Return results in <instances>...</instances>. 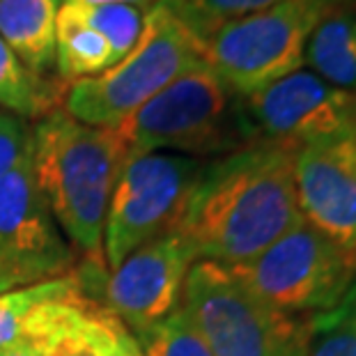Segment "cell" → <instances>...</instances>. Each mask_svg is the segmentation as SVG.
Listing matches in <instances>:
<instances>
[{
    "label": "cell",
    "mask_w": 356,
    "mask_h": 356,
    "mask_svg": "<svg viewBox=\"0 0 356 356\" xmlns=\"http://www.w3.org/2000/svg\"><path fill=\"white\" fill-rule=\"evenodd\" d=\"M113 67V51L106 37L60 10L56 28V72L58 79L76 83L99 76Z\"/></svg>",
    "instance_id": "obj_17"
},
{
    "label": "cell",
    "mask_w": 356,
    "mask_h": 356,
    "mask_svg": "<svg viewBox=\"0 0 356 356\" xmlns=\"http://www.w3.org/2000/svg\"><path fill=\"white\" fill-rule=\"evenodd\" d=\"M0 267L33 283L74 271L70 241L35 181L33 131L19 161L0 177Z\"/></svg>",
    "instance_id": "obj_10"
},
{
    "label": "cell",
    "mask_w": 356,
    "mask_h": 356,
    "mask_svg": "<svg viewBox=\"0 0 356 356\" xmlns=\"http://www.w3.org/2000/svg\"><path fill=\"white\" fill-rule=\"evenodd\" d=\"M228 269L269 306L313 317L333 310L350 292L356 255L301 221L251 262Z\"/></svg>",
    "instance_id": "obj_7"
},
{
    "label": "cell",
    "mask_w": 356,
    "mask_h": 356,
    "mask_svg": "<svg viewBox=\"0 0 356 356\" xmlns=\"http://www.w3.org/2000/svg\"><path fill=\"white\" fill-rule=\"evenodd\" d=\"M118 356H145L140 350L138 340L134 338V333L129 331L124 324L118 331Z\"/></svg>",
    "instance_id": "obj_24"
},
{
    "label": "cell",
    "mask_w": 356,
    "mask_h": 356,
    "mask_svg": "<svg viewBox=\"0 0 356 356\" xmlns=\"http://www.w3.org/2000/svg\"><path fill=\"white\" fill-rule=\"evenodd\" d=\"M276 3L280 0H170V5L193 28L200 42L218 26L251 17V14L267 10Z\"/></svg>",
    "instance_id": "obj_21"
},
{
    "label": "cell",
    "mask_w": 356,
    "mask_h": 356,
    "mask_svg": "<svg viewBox=\"0 0 356 356\" xmlns=\"http://www.w3.org/2000/svg\"><path fill=\"white\" fill-rule=\"evenodd\" d=\"M304 63L322 81L356 92V10L338 7L313 30Z\"/></svg>",
    "instance_id": "obj_15"
},
{
    "label": "cell",
    "mask_w": 356,
    "mask_h": 356,
    "mask_svg": "<svg viewBox=\"0 0 356 356\" xmlns=\"http://www.w3.org/2000/svg\"><path fill=\"white\" fill-rule=\"evenodd\" d=\"M0 356H40V352L35 350L30 340H17L12 345L0 347Z\"/></svg>",
    "instance_id": "obj_27"
},
{
    "label": "cell",
    "mask_w": 356,
    "mask_h": 356,
    "mask_svg": "<svg viewBox=\"0 0 356 356\" xmlns=\"http://www.w3.org/2000/svg\"><path fill=\"white\" fill-rule=\"evenodd\" d=\"M156 0H63V5H129L147 12Z\"/></svg>",
    "instance_id": "obj_25"
},
{
    "label": "cell",
    "mask_w": 356,
    "mask_h": 356,
    "mask_svg": "<svg viewBox=\"0 0 356 356\" xmlns=\"http://www.w3.org/2000/svg\"><path fill=\"white\" fill-rule=\"evenodd\" d=\"M134 338L145 356H211L198 327L181 304L152 327L134 331Z\"/></svg>",
    "instance_id": "obj_20"
},
{
    "label": "cell",
    "mask_w": 356,
    "mask_h": 356,
    "mask_svg": "<svg viewBox=\"0 0 356 356\" xmlns=\"http://www.w3.org/2000/svg\"><path fill=\"white\" fill-rule=\"evenodd\" d=\"M294 179L304 221L356 255V134L299 147Z\"/></svg>",
    "instance_id": "obj_12"
},
{
    "label": "cell",
    "mask_w": 356,
    "mask_h": 356,
    "mask_svg": "<svg viewBox=\"0 0 356 356\" xmlns=\"http://www.w3.org/2000/svg\"><path fill=\"white\" fill-rule=\"evenodd\" d=\"M181 306L211 356H308L310 317L269 306L223 264L195 262Z\"/></svg>",
    "instance_id": "obj_5"
},
{
    "label": "cell",
    "mask_w": 356,
    "mask_h": 356,
    "mask_svg": "<svg viewBox=\"0 0 356 356\" xmlns=\"http://www.w3.org/2000/svg\"><path fill=\"white\" fill-rule=\"evenodd\" d=\"M204 163L170 152L129 154L106 214V274L138 246L179 228Z\"/></svg>",
    "instance_id": "obj_8"
},
{
    "label": "cell",
    "mask_w": 356,
    "mask_h": 356,
    "mask_svg": "<svg viewBox=\"0 0 356 356\" xmlns=\"http://www.w3.org/2000/svg\"><path fill=\"white\" fill-rule=\"evenodd\" d=\"M60 10L106 37L113 51V65L136 47L145 21V12L129 5H63Z\"/></svg>",
    "instance_id": "obj_19"
},
{
    "label": "cell",
    "mask_w": 356,
    "mask_h": 356,
    "mask_svg": "<svg viewBox=\"0 0 356 356\" xmlns=\"http://www.w3.org/2000/svg\"><path fill=\"white\" fill-rule=\"evenodd\" d=\"M340 308L345 310V315L350 317V322H352V327L356 331V278H354V283L350 287V292L345 294V299L340 301Z\"/></svg>",
    "instance_id": "obj_28"
},
{
    "label": "cell",
    "mask_w": 356,
    "mask_h": 356,
    "mask_svg": "<svg viewBox=\"0 0 356 356\" xmlns=\"http://www.w3.org/2000/svg\"><path fill=\"white\" fill-rule=\"evenodd\" d=\"M115 129L131 154L170 152L200 161L255 143L241 95L204 63L181 74Z\"/></svg>",
    "instance_id": "obj_4"
},
{
    "label": "cell",
    "mask_w": 356,
    "mask_h": 356,
    "mask_svg": "<svg viewBox=\"0 0 356 356\" xmlns=\"http://www.w3.org/2000/svg\"><path fill=\"white\" fill-rule=\"evenodd\" d=\"M294 159L297 147L255 140L204 163L177 228L198 260L239 267L304 221Z\"/></svg>",
    "instance_id": "obj_1"
},
{
    "label": "cell",
    "mask_w": 356,
    "mask_h": 356,
    "mask_svg": "<svg viewBox=\"0 0 356 356\" xmlns=\"http://www.w3.org/2000/svg\"><path fill=\"white\" fill-rule=\"evenodd\" d=\"M195 262L198 255L184 234L165 232L99 276L104 308L131 333L152 327L181 304L186 276Z\"/></svg>",
    "instance_id": "obj_11"
},
{
    "label": "cell",
    "mask_w": 356,
    "mask_h": 356,
    "mask_svg": "<svg viewBox=\"0 0 356 356\" xmlns=\"http://www.w3.org/2000/svg\"><path fill=\"white\" fill-rule=\"evenodd\" d=\"M354 0H280L251 17L218 26L202 40V60L246 97L299 72L317 24Z\"/></svg>",
    "instance_id": "obj_6"
},
{
    "label": "cell",
    "mask_w": 356,
    "mask_h": 356,
    "mask_svg": "<svg viewBox=\"0 0 356 356\" xmlns=\"http://www.w3.org/2000/svg\"><path fill=\"white\" fill-rule=\"evenodd\" d=\"M354 95H356V92H354Z\"/></svg>",
    "instance_id": "obj_30"
},
{
    "label": "cell",
    "mask_w": 356,
    "mask_h": 356,
    "mask_svg": "<svg viewBox=\"0 0 356 356\" xmlns=\"http://www.w3.org/2000/svg\"><path fill=\"white\" fill-rule=\"evenodd\" d=\"M63 0H0V37L30 72L56 70V28Z\"/></svg>",
    "instance_id": "obj_14"
},
{
    "label": "cell",
    "mask_w": 356,
    "mask_h": 356,
    "mask_svg": "<svg viewBox=\"0 0 356 356\" xmlns=\"http://www.w3.org/2000/svg\"><path fill=\"white\" fill-rule=\"evenodd\" d=\"M30 131H33V127L26 120L0 111V177L24 154L30 140Z\"/></svg>",
    "instance_id": "obj_23"
},
{
    "label": "cell",
    "mask_w": 356,
    "mask_h": 356,
    "mask_svg": "<svg viewBox=\"0 0 356 356\" xmlns=\"http://www.w3.org/2000/svg\"><path fill=\"white\" fill-rule=\"evenodd\" d=\"M255 140L304 147L356 134V95L322 81L313 72H294L241 97Z\"/></svg>",
    "instance_id": "obj_9"
},
{
    "label": "cell",
    "mask_w": 356,
    "mask_h": 356,
    "mask_svg": "<svg viewBox=\"0 0 356 356\" xmlns=\"http://www.w3.org/2000/svg\"><path fill=\"white\" fill-rule=\"evenodd\" d=\"M86 292V280L79 271L14 287L0 294V347L26 338L37 308L56 299H70Z\"/></svg>",
    "instance_id": "obj_18"
},
{
    "label": "cell",
    "mask_w": 356,
    "mask_h": 356,
    "mask_svg": "<svg viewBox=\"0 0 356 356\" xmlns=\"http://www.w3.org/2000/svg\"><path fill=\"white\" fill-rule=\"evenodd\" d=\"M129 145L118 129L83 124L63 108L33 127V170L65 239L106 274L104 225Z\"/></svg>",
    "instance_id": "obj_2"
},
{
    "label": "cell",
    "mask_w": 356,
    "mask_h": 356,
    "mask_svg": "<svg viewBox=\"0 0 356 356\" xmlns=\"http://www.w3.org/2000/svg\"><path fill=\"white\" fill-rule=\"evenodd\" d=\"M122 322L86 292L37 308L26 338L40 356H118Z\"/></svg>",
    "instance_id": "obj_13"
},
{
    "label": "cell",
    "mask_w": 356,
    "mask_h": 356,
    "mask_svg": "<svg viewBox=\"0 0 356 356\" xmlns=\"http://www.w3.org/2000/svg\"><path fill=\"white\" fill-rule=\"evenodd\" d=\"M33 280H28L26 276L17 274V271L7 269V267H0V294L7 292V290H14V287H21V285H30Z\"/></svg>",
    "instance_id": "obj_26"
},
{
    "label": "cell",
    "mask_w": 356,
    "mask_h": 356,
    "mask_svg": "<svg viewBox=\"0 0 356 356\" xmlns=\"http://www.w3.org/2000/svg\"><path fill=\"white\" fill-rule=\"evenodd\" d=\"M65 92V81L30 72L0 37V108L21 120L40 122L63 108Z\"/></svg>",
    "instance_id": "obj_16"
},
{
    "label": "cell",
    "mask_w": 356,
    "mask_h": 356,
    "mask_svg": "<svg viewBox=\"0 0 356 356\" xmlns=\"http://www.w3.org/2000/svg\"><path fill=\"white\" fill-rule=\"evenodd\" d=\"M308 356H356V331L340 304L310 317Z\"/></svg>",
    "instance_id": "obj_22"
},
{
    "label": "cell",
    "mask_w": 356,
    "mask_h": 356,
    "mask_svg": "<svg viewBox=\"0 0 356 356\" xmlns=\"http://www.w3.org/2000/svg\"><path fill=\"white\" fill-rule=\"evenodd\" d=\"M0 111H3V108H0Z\"/></svg>",
    "instance_id": "obj_29"
},
{
    "label": "cell",
    "mask_w": 356,
    "mask_h": 356,
    "mask_svg": "<svg viewBox=\"0 0 356 356\" xmlns=\"http://www.w3.org/2000/svg\"><path fill=\"white\" fill-rule=\"evenodd\" d=\"M202 63L200 37L170 0H156L145 12L136 47L99 76L70 83L63 111L83 124L115 129L181 74Z\"/></svg>",
    "instance_id": "obj_3"
}]
</instances>
